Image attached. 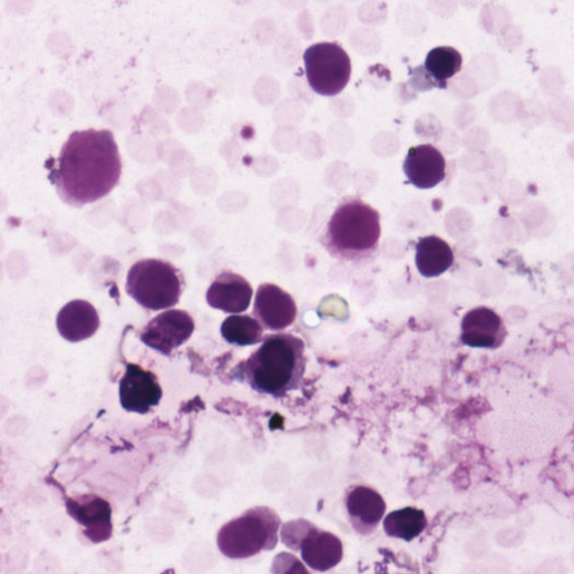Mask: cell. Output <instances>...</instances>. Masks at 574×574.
<instances>
[{
    "label": "cell",
    "instance_id": "8992f818",
    "mask_svg": "<svg viewBox=\"0 0 574 574\" xmlns=\"http://www.w3.org/2000/svg\"><path fill=\"white\" fill-rule=\"evenodd\" d=\"M307 78L319 95H339L351 78V60L337 42H321L310 47L304 56Z\"/></svg>",
    "mask_w": 574,
    "mask_h": 574
},
{
    "label": "cell",
    "instance_id": "52a82bcc",
    "mask_svg": "<svg viewBox=\"0 0 574 574\" xmlns=\"http://www.w3.org/2000/svg\"><path fill=\"white\" fill-rule=\"evenodd\" d=\"M292 551L300 552L303 562L314 571L327 572L343 557V545L338 536L305 521L294 538Z\"/></svg>",
    "mask_w": 574,
    "mask_h": 574
},
{
    "label": "cell",
    "instance_id": "ffe728a7",
    "mask_svg": "<svg viewBox=\"0 0 574 574\" xmlns=\"http://www.w3.org/2000/svg\"><path fill=\"white\" fill-rule=\"evenodd\" d=\"M463 56L451 47L431 50L426 60V70L440 82H445L461 71Z\"/></svg>",
    "mask_w": 574,
    "mask_h": 574
},
{
    "label": "cell",
    "instance_id": "ba28073f",
    "mask_svg": "<svg viewBox=\"0 0 574 574\" xmlns=\"http://www.w3.org/2000/svg\"><path fill=\"white\" fill-rule=\"evenodd\" d=\"M195 332V321L187 312L168 310L146 324L140 340L149 348L169 356Z\"/></svg>",
    "mask_w": 574,
    "mask_h": 574
},
{
    "label": "cell",
    "instance_id": "2e32d148",
    "mask_svg": "<svg viewBox=\"0 0 574 574\" xmlns=\"http://www.w3.org/2000/svg\"><path fill=\"white\" fill-rule=\"evenodd\" d=\"M57 327L61 337L76 343L95 335L100 327V319L91 303L75 300L61 309L57 318Z\"/></svg>",
    "mask_w": 574,
    "mask_h": 574
},
{
    "label": "cell",
    "instance_id": "d6986e66",
    "mask_svg": "<svg viewBox=\"0 0 574 574\" xmlns=\"http://www.w3.org/2000/svg\"><path fill=\"white\" fill-rule=\"evenodd\" d=\"M222 334L232 344L254 346L263 340L264 328L251 315H232L224 321Z\"/></svg>",
    "mask_w": 574,
    "mask_h": 574
},
{
    "label": "cell",
    "instance_id": "7402d4cb",
    "mask_svg": "<svg viewBox=\"0 0 574 574\" xmlns=\"http://www.w3.org/2000/svg\"><path fill=\"white\" fill-rule=\"evenodd\" d=\"M39 574H60L61 566L53 555H42L38 560Z\"/></svg>",
    "mask_w": 574,
    "mask_h": 574
},
{
    "label": "cell",
    "instance_id": "e0dca14e",
    "mask_svg": "<svg viewBox=\"0 0 574 574\" xmlns=\"http://www.w3.org/2000/svg\"><path fill=\"white\" fill-rule=\"evenodd\" d=\"M416 250V264L424 278H439L448 272L455 263L451 246L438 236L421 239Z\"/></svg>",
    "mask_w": 574,
    "mask_h": 574
},
{
    "label": "cell",
    "instance_id": "9c48e42d",
    "mask_svg": "<svg viewBox=\"0 0 574 574\" xmlns=\"http://www.w3.org/2000/svg\"><path fill=\"white\" fill-rule=\"evenodd\" d=\"M163 392L157 377L138 364H127L119 385V398L127 412L146 415L157 407Z\"/></svg>",
    "mask_w": 574,
    "mask_h": 574
},
{
    "label": "cell",
    "instance_id": "ac0fdd59",
    "mask_svg": "<svg viewBox=\"0 0 574 574\" xmlns=\"http://www.w3.org/2000/svg\"><path fill=\"white\" fill-rule=\"evenodd\" d=\"M426 513L415 507H406L395 510L385 519V529L391 537L412 541L427 527Z\"/></svg>",
    "mask_w": 574,
    "mask_h": 574
},
{
    "label": "cell",
    "instance_id": "7c38bea8",
    "mask_svg": "<svg viewBox=\"0 0 574 574\" xmlns=\"http://www.w3.org/2000/svg\"><path fill=\"white\" fill-rule=\"evenodd\" d=\"M254 314L263 328L281 331L294 323L298 308L288 292L275 284L265 283L256 292Z\"/></svg>",
    "mask_w": 574,
    "mask_h": 574
},
{
    "label": "cell",
    "instance_id": "5bb4252c",
    "mask_svg": "<svg viewBox=\"0 0 574 574\" xmlns=\"http://www.w3.org/2000/svg\"><path fill=\"white\" fill-rule=\"evenodd\" d=\"M346 509L352 527L361 535H368L385 518L387 504L372 488L357 486L347 493Z\"/></svg>",
    "mask_w": 574,
    "mask_h": 574
},
{
    "label": "cell",
    "instance_id": "30bf717a",
    "mask_svg": "<svg viewBox=\"0 0 574 574\" xmlns=\"http://www.w3.org/2000/svg\"><path fill=\"white\" fill-rule=\"evenodd\" d=\"M507 334L500 315L487 307L470 310L461 322V342L471 348L498 349L504 344Z\"/></svg>",
    "mask_w": 574,
    "mask_h": 574
},
{
    "label": "cell",
    "instance_id": "7a4b0ae2",
    "mask_svg": "<svg viewBox=\"0 0 574 574\" xmlns=\"http://www.w3.org/2000/svg\"><path fill=\"white\" fill-rule=\"evenodd\" d=\"M307 368L303 340L290 334L267 335L243 364L251 388L274 398H283L300 388Z\"/></svg>",
    "mask_w": 574,
    "mask_h": 574
},
{
    "label": "cell",
    "instance_id": "277c9868",
    "mask_svg": "<svg viewBox=\"0 0 574 574\" xmlns=\"http://www.w3.org/2000/svg\"><path fill=\"white\" fill-rule=\"evenodd\" d=\"M281 518L267 506H256L225 524L218 532L221 552L232 560H246L279 543Z\"/></svg>",
    "mask_w": 574,
    "mask_h": 574
},
{
    "label": "cell",
    "instance_id": "3957f363",
    "mask_svg": "<svg viewBox=\"0 0 574 574\" xmlns=\"http://www.w3.org/2000/svg\"><path fill=\"white\" fill-rule=\"evenodd\" d=\"M380 236L379 213L358 197H347L332 214L322 244L332 257L360 263L377 252Z\"/></svg>",
    "mask_w": 574,
    "mask_h": 574
},
{
    "label": "cell",
    "instance_id": "44dd1931",
    "mask_svg": "<svg viewBox=\"0 0 574 574\" xmlns=\"http://www.w3.org/2000/svg\"><path fill=\"white\" fill-rule=\"evenodd\" d=\"M271 571L273 574H310L307 566L289 552L275 556Z\"/></svg>",
    "mask_w": 574,
    "mask_h": 574
},
{
    "label": "cell",
    "instance_id": "5b68a950",
    "mask_svg": "<svg viewBox=\"0 0 574 574\" xmlns=\"http://www.w3.org/2000/svg\"><path fill=\"white\" fill-rule=\"evenodd\" d=\"M183 290L182 275L171 263L143 260L128 272L126 291L147 310H166L176 305Z\"/></svg>",
    "mask_w": 574,
    "mask_h": 574
},
{
    "label": "cell",
    "instance_id": "9a60e30c",
    "mask_svg": "<svg viewBox=\"0 0 574 574\" xmlns=\"http://www.w3.org/2000/svg\"><path fill=\"white\" fill-rule=\"evenodd\" d=\"M252 298L253 288L250 282L233 272L218 275L207 292L208 304L225 313L245 312Z\"/></svg>",
    "mask_w": 574,
    "mask_h": 574
},
{
    "label": "cell",
    "instance_id": "8fae6325",
    "mask_svg": "<svg viewBox=\"0 0 574 574\" xmlns=\"http://www.w3.org/2000/svg\"><path fill=\"white\" fill-rule=\"evenodd\" d=\"M67 509L93 543H103L110 538L111 507L107 500L96 495H84L69 499Z\"/></svg>",
    "mask_w": 574,
    "mask_h": 574
},
{
    "label": "cell",
    "instance_id": "4fadbf2b",
    "mask_svg": "<svg viewBox=\"0 0 574 574\" xmlns=\"http://www.w3.org/2000/svg\"><path fill=\"white\" fill-rule=\"evenodd\" d=\"M410 182L419 188H434L447 176V162L444 154L431 144L412 147L403 163Z\"/></svg>",
    "mask_w": 574,
    "mask_h": 574
},
{
    "label": "cell",
    "instance_id": "6da1fadb",
    "mask_svg": "<svg viewBox=\"0 0 574 574\" xmlns=\"http://www.w3.org/2000/svg\"><path fill=\"white\" fill-rule=\"evenodd\" d=\"M46 167L61 201L80 208L111 193L123 164L110 130L87 129L72 133L59 157L48 159Z\"/></svg>",
    "mask_w": 574,
    "mask_h": 574
}]
</instances>
